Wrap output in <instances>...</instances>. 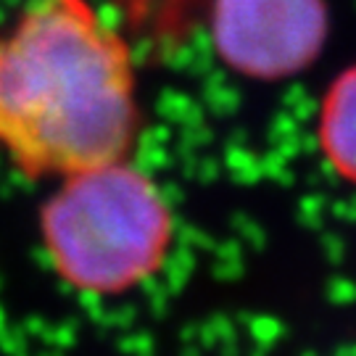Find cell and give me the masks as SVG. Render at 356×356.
Here are the masks:
<instances>
[{"label": "cell", "mask_w": 356, "mask_h": 356, "mask_svg": "<svg viewBox=\"0 0 356 356\" xmlns=\"http://www.w3.org/2000/svg\"><path fill=\"white\" fill-rule=\"evenodd\" d=\"M135 119L129 53L88 0H35L0 32V151L24 175L124 159Z\"/></svg>", "instance_id": "obj_1"}, {"label": "cell", "mask_w": 356, "mask_h": 356, "mask_svg": "<svg viewBox=\"0 0 356 356\" xmlns=\"http://www.w3.org/2000/svg\"><path fill=\"white\" fill-rule=\"evenodd\" d=\"M56 275L88 296H122L166 264L175 216L159 185L124 159L61 177L40 216Z\"/></svg>", "instance_id": "obj_2"}, {"label": "cell", "mask_w": 356, "mask_h": 356, "mask_svg": "<svg viewBox=\"0 0 356 356\" xmlns=\"http://www.w3.org/2000/svg\"><path fill=\"white\" fill-rule=\"evenodd\" d=\"M327 35L325 0H214L211 38L219 58L256 79L298 74Z\"/></svg>", "instance_id": "obj_3"}, {"label": "cell", "mask_w": 356, "mask_h": 356, "mask_svg": "<svg viewBox=\"0 0 356 356\" xmlns=\"http://www.w3.org/2000/svg\"><path fill=\"white\" fill-rule=\"evenodd\" d=\"M319 148L335 175L356 185V66L332 82L319 108Z\"/></svg>", "instance_id": "obj_4"}]
</instances>
